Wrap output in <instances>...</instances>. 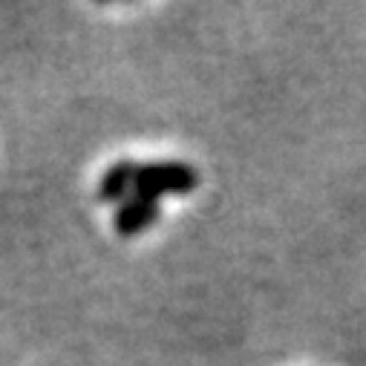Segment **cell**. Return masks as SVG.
Returning a JSON list of instances; mask_svg holds the SVG:
<instances>
[{
    "mask_svg": "<svg viewBox=\"0 0 366 366\" xmlns=\"http://www.w3.org/2000/svg\"><path fill=\"white\" fill-rule=\"evenodd\" d=\"M156 214H159L156 202L142 199V197H130V199L116 211V231H119L122 237H133V234L144 231V228L156 219Z\"/></svg>",
    "mask_w": 366,
    "mask_h": 366,
    "instance_id": "cell-2",
    "label": "cell"
},
{
    "mask_svg": "<svg viewBox=\"0 0 366 366\" xmlns=\"http://www.w3.org/2000/svg\"><path fill=\"white\" fill-rule=\"evenodd\" d=\"M136 197L156 202L164 194H191L197 188V173L188 164H144L136 167Z\"/></svg>",
    "mask_w": 366,
    "mask_h": 366,
    "instance_id": "cell-1",
    "label": "cell"
},
{
    "mask_svg": "<svg viewBox=\"0 0 366 366\" xmlns=\"http://www.w3.org/2000/svg\"><path fill=\"white\" fill-rule=\"evenodd\" d=\"M133 182H136V164H130V162H119V164H113V167L102 176L99 197H102L104 202L124 199L127 188H133Z\"/></svg>",
    "mask_w": 366,
    "mask_h": 366,
    "instance_id": "cell-3",
    "label": "cell"
}]
</instances>
